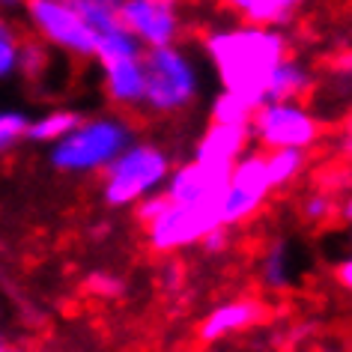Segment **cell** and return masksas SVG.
<instances>
[{"label":"cell","mask_w":352,"mask_h":352,"mask_svg":"<svg viewBox=\"0 0 352 352\" xmlns=\"http://www.w3.org/2000/svg\"><path fill=\"white\" fill-rule=\"evenodd\" d=\"M206 54L218 69L224 90L266 104L272 75L287 60V39L275 28L245 24L212 33L206 39Z\"/></svg>","instance_id":"obj_1"},{"label":"cell","mask_w":352,"mask_h":352,"mask_svg":"<svg viewBox=\"0 0 352 352\" xmlns=\"http://www.w3.org/2000/svg\"><path fill=\"white\" fill-rule=\"evenodd\" d=\"M131 131L117 117L81 120V126L69 131L63 140L51 144L48 162L66 173H90L102 170L129 146Z\"/></svg>","instance_id":"obj_2"},{"label":"cell","mask_w":352,"mask_h":352,"mask_svg":"<svg viewBox=\"0 0 352 352\" xmlns=\"http://www.w3.org/2000/svg\"><path fill=\"white\" fill-rule=\"evenodd\" d=\"M170 158L155 144H129L113 162L104 167V204L131 206L167 182Z\"/></svg>","instance_id":"obj_3"},{"label":"cell","mask_w":352,"mask_h":352,"mask_svg":"<svg viewBox=\"0 0 352 352\" xmlns=\"http://www.w3.org/2000/svg\"><path fill=\"white\" fill-rule=\"evenodd\" d=\"M197 69L176 45L146 48V96L144 104L158 113L182 111L197 96Z\"/></svg>","instance_id":"obj_4"},{"label":"cell","mask_w":352,"mask_h":352,"mask_svg":"<svg viewBox=\"0 0 352 352\" xmlns=\"http://www.w3.org/2000/svg\"><path fill=\"white\" fill-rule=\"evenodd\" d=\"M28 15L42 39L75 57H96L99 33L84 21L72 0H28Z\"/></svg>","instance_id":"obj_5"},{"label":"cell","mask_w":352,"mask_h":352,"mask_svg":"<svg viewBox=\"0 0 352 352\" xmlns=\"http://www.w3.org/2000/svg\"><path fill=\"white\" fill-rule=\"evenodd\" d=\"M215 227H221V209L218 206H182L170 204L153 224H146L149 230V245L158 254L179 251L188 245H197L206 239V233H212Z\"/></svg>","instance_id":"obj_6"},{"label":"cell","mask_w":352,"mask_h":352,"mask_svg":"<svg viewBox=\"0 0 352 352\" xmlns=\"http://www.w3.org/2000/svg\"><path fill=\"white\" fill-rule=\"evenodd\" d=\"M251 129L260 138V144L269 149H280V146L307 149L320 138V122L298 102H266L257 111Z\"/></svg>","instance_id":"obj_7"},{"label":"cell","mask_w":352,"mask_h":352,"mask_svg":"<svg viewBox=\"0 0 352 352\" xmlns=\"http://www.w3.org/2000/svg\"><path fill=\"white\" fill-rule=\"evenodd\" d=\"M272 176L266 167V155L260 153H245L239 162L233 164L230 173V186L221 200V224H242L266 204V197L272 195Z\"/></svg>","instance_id":"obj_8"},{"label":"cell","mask_w":352,"mask_h":352,"mask_svg":"<svg viewBox=\"0 0 352 352\" xmlns=\"http://www.w3.org/2000/svg\"><path fill=\"white\" fill-rule=\"evenodd\" d=\"M230 173H233V167H215V164H204L197 158H191L188 164L176 167L167 176L164 195L170 197V204L221 209L227 186H230Z\"/></svg>","instance_id":"obj_9"},{"label":"cell","mask_w":352,"mask_h":352,"mask_svg":"<svg viewBox=\"0 0 352 352\" xmlns=\"http://www.w3.org/2000/svg\"><path fill=\"white\" fill-rule=\"evenodd\" d=\"M122 24L144 42L146 48L173 45L179 36V15L173 0H126Z\"/></svg>","instance_id":"obj_10"},{"label":"cell","mask_w":352,"mask_h":352,"mask_svg":"<svg viewBox=\"0 0 352 352\" xmlns=\"http://www.w3.org/2000/svg\"><path fill=\"white\" fill-rule=\"evenodd\" d=\"M251 135L254 129L245 126V122H212L204 131V138L197 140L195 158L215 167H233L248 149Z\"/></svg>","instance_id":"obj_11"},{"label":"cell","mask_w":352,"mask_h":352,"mask_svg":"<svg viewBox=\"0 0 352 352\" xmlns=\"http://www.w3.org/2000/svg\"><path fill=\"white\" fill-rule=\"evenodd\" d=\"M263 316H266V305L254 302V298H233V302H224L212 307L204 322H200V340L204 343H215V340H224L230 334H239L251 325H257Z\"/></svg>","instance_id":"obj_12"},{"label":"cell","mask_w":352,"mask_h":352,"mask_svg":"<svg viewBox=\"0 0 352 352\" xmlns=\"http://www.w3.org/2000/svg\"><path fill=\"white\" fill-rule=\"evenodd\" d=\"M307 87H311V75H307V69L298 63V60H284L275 75H272L269 81V90H266V102H296L302 93H307Z\"/></svg>","instance_id":"obj_13"},{"label":"cell","mask_w":352,"mask_h":352,"mask_svg":"<svg viewBox=\"0 0 352 352\" xmlns=\"http://www.w3.org/2000/svg\"><path fill=\"white\" fill-rule=\"evenodd\" d=\"M78 126H81V113L48 111V113H42V117L30 120L28 140H33V144H57V140H63L69 131H75Z\"/></svg>","instance_id":"obj_14"},{"label":"cell","mask_w":352,"mask_h":352,"mask_svg":"<svg viewBox=\"0 0 352 352\" xmlns=\"http://www.w3.org/2000/svg\"><path fill=\"white\" fill-rule=\"evenodd\" d=\"M260 278H263V287L269 289L289 287V280H293V254H289L287 242L269 245V251L263 254V263H260Z\"/></svg>","instance_id":"obj_15"},{"label":"cell","mask_w":352,"mask_h":352,"mask_svg":"<svg viewBox=\"0 0 352 352\" xmlns=\"http://www.w3.org/2000/svg\"><path fill=\"white\" fill-rule=\"evenodd\" d=\"M305 162H307L305 149H296V146L269 149L266 153V167H269V176H272V186L275 188L289 186V182L305 170Z\"/></svg>","instance_id":"obj_16"},{"label":"cell","mask_w":352,"mask_h":352,"mask_svg":"<svg viewBox=\"0 0 352 352\" xmlns=\"http://www.w3.org/2000/svg\"><path fill=\"white\" fill-rule=\"evenodd\" d=\"M260 108L263 104L248 99V96L224 90V93H218L212 102V122H245V126H251Z\"/></svg>","instance_id":"obj_17"},{"label":"cell","mask_w":352,"mask_h":352,"mask_svg":"<svg viewBox=\"0 0 352 352\" xmlns=\"http://www.w3.org/2000/svg\"><path fill=\"white\" fill-rule=\"evenodd\" d=\"M122 3H126V0H72V6L84 15V21L90 24L96 33L120 28L122 24Z\"/></svg>","instance_id":"obj_18"},{"label":"cell","mask_w":352,"mask_h":352,"mask_svg":"<svg viewBox=\"0 0 352 352\" xmlns=\"http://www.w3.org/2000/svg\"><path fill=\"white\" fill-rule=\"evenodd\" d=\"M302 3L305 0H254L251 10L242 19L248 24H260V28H275V24L293 19Z\"/></svg>","instance_id":"obj_19"},{"label":"cell","mask_w":352,"mask_h":352,"mask_svg":"<svg viewBox=\"0 0 352 352\" xmlns=\"http://www.w3.org/2000/svg\"><path fill=\"white\" fill-rule=\"evenodd\" d=\"M19 60H21V42L10 24L0 19V81L10 78L12 72H19Z\"/></svg>","instance_id":"obj_20"},{"label":"cell","mask_w":352,"mask_h":352,"mask_svg":"<svg viewBox=\"0 0 352 352\" xmlns=\"http://www.w3.org/2000/svg\"><path fill=\"white\" fill-rule=\"evenodd\" d=\"M30 120L21 111H0V153L12 149L21 138H28Z\"/></svg>","instance_id":"obj_21"},{"label":"cell","mask_w":352,"mask_h":352,"mask_svg":"<svg viewBox=\"0 0 352 352\" xmlns=\"http://www.w3.org/2000/svg\"><path fill=\"white\" fill-rule=\"evenodd\" d=\"M331 212H334V204H331L329 195H322V191H314V195H307L305 204H302V218H305V221H311V224L329 221Z\"/></svg>","instance_id":"obj_22"},{"label":"cell","mask_w":352,"mask_h":352,"mask_svg":"<svg viewBox=\"0 0 352 352\" xmlns=\"http://www.w3.org/2000/svg\"><path fill=\"white\" fill-rule=\"evenodd\" d=\"M48 63V54L45 48L39 45V42H28V45H21V60H19V69L24 75H39L42 69Z\"/></svg>","instance_id":"obj_23"},{"label":"cell","mask_w":352,"mask_h":352,"mask_svg":"<svg viewBox=\"0 0 352 352\" xmlns=\"http://www.w3.org/2000/svg\"><path fill=\"white\" fill-rule=\"evenodd\" d=\"M167 206H170V197H167L164 191H162V195H155V191H153V195H146V197L138 204V218H140L144 224H153Z\"/></svg>","instance_id":"obj_24"},{"label":"cell","mask_w":352,"mask_h":352,"mask_svg":"<svg viewBox=\"0 0 352 352\" xmlns=\"http://www.w3.org/2000/svg\"><path fill=\"white\" fill-rule=\"evenodd\" d=\"M227 227L221 224V227H215V230L212 233H206V239L204 242H200V245H204V248L206 251H224L227 248Z\"/></svg>","instance_id":"obj_25"},{"label":"cell","mask_w":352,"mask_h":352,"mask_svg":"<svg viewBox=\"0 0 352 352\" xmlns=\"http://www.w3.org/2000/svg\"><path fill=\"white\" fill-rule=\"evenodd\" d=\"M334 278H338V284L343 289H349V293H352V254H349L346 260L338 263V269H334Z\"/></svg>","instance_id":"obj_26"},{"label":"cell","mask_w":352,"mask_h":352,"mask_svg":"<svg viewBox=\"0 0 352 352\" xmlns=\"http://www.w3.org/2000/svg\"><path fill=\"white\" fill-rule=\"evenodd\" d=\"M90 280H96V289H104V293H117V289H120V280L104 278V275H93Z\"/></svg>","instance_id":"obj_27"},{"label":"cell","mask_w":352,"mask_h":352,"mask_svg":"<svg viewBox=\"0 0 352 352\" xmlns=\"http://www.w3.org/2000/svg\"><path fill=\"white\" fill-rule=\"evenodd\" d=\"M19 6H28V0H0V10H19Z\"/></svg>","instance_id":"obj_28"},{"label":"cell","mask_w":352,"mask_h":352,"mask_svg":"<svg viewBox=\"0 0 352 352\" xmlns=\"http://www.w3.org/2000/svg\"><path fill=\"white\" fill-rule=\"evenodd\" d=\"M340 215H343V218H346V221L352 224V195H349L346 200H343V206H340Z\"/></svg>","instance_id":"obj_29"},{"label":"cell","mask_w":352,"mask_h":352,"mask_svg":"<svg viewBox=\"0 0 352 352\" xmlns=\"http://www.w3.org/2000/svg\"><path fill=\"white\" fill-rule=\"evenodd\" d=\"M0 352H21V349H15V346H10V343L0 340Z\"/></svg>","instance_id":"obj_30"},{"label":"cell","mask_w":352,"mask_h":352,"mask_svg":"<svg viewBox=\"0 0 352 352\" xmlns=\"http://www.w3.org/2000/svg\"><path fill=\"white\" fill-rule=\"evenodd\" d=\"M325 352H340V349H325Z\"/></svg>","instance_id":"obj_31"}]
</instances>
